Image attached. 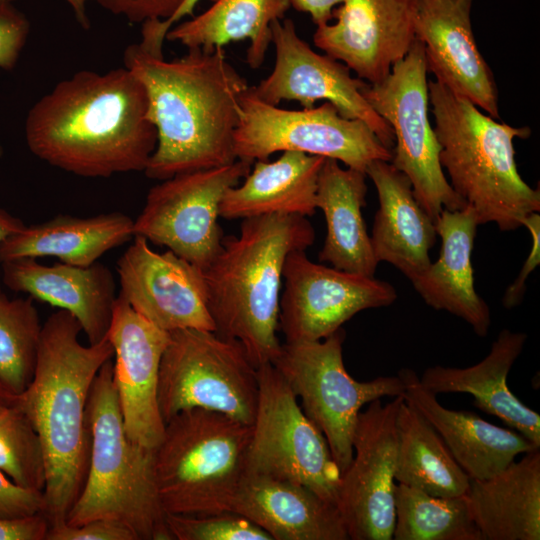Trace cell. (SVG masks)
<instances>
[{"mask_svg": "<svg viewBox=\"0 0 540 540\" xmlns=\"http://www.w3.org/2000/svg\"><path fill=\"white\" fill-rule=\"evenodd\" d=\"M148 107L144 85L125 66L82 70L30 108L26 144L40 160L81 177L144 171L157 143Z\"/></svg>", "mask_w": 540, "mask_h": 540, "instance_id": "cell-1", "label": "cell"}, {"mask_svg": "<svg viewBox=\"0 0 540 540\" xmlns=\"http://www.w3.org/2000/svg\"><path fill=\"white\" fill-rule=\"evenodd\" d=\"M124 66L142 82L156 147L144 170L165 180L177 174L231 164L240 98L247 80L227 60L223 48L188 49L165 60L140 43L124 52Z\"/></svg>", "mask_w": 540, "mask_h": 540, "instance_id": "cell-2", "label": "cell"}, {"mask_svg": "<svg viewBox=\"0 0 540 540\" xmlns=\"http://www.w3.org/2000/svg\"><path fill=\"white\" fill-rule=\"evenodd\" d=\"M81 331L68 311L60 309L47 318L33 378L15 398L43 446L44 514L50 526L66 522L83 487L91 446L88 399L96 375L114 354L107 337L83 345Z\"/></svg>", "mask_w": 540, "mask_h": 540, "instance_id": "cell-3", "label": "cell"}, {"mask_svg": "<svg viewBox=\"0 0 540 540\" xmlns=\"http://www.w3.org/2000/svg\"><path fill=\"white\" fill-rule=\"evenodd\" d=\"M315 240L307 217L273 214L243 219L238 235L225 236L204 270L208 309L218 334L245 348L252 363H271L281 344L280 290L287 256Z\"/></svg>", "mask_w": 540, "mask_h": 540, "instance_id": "cell-4", "label": "cell"}, {"mask_svg": "<svg viewBox=\"0 0 540 540\" xmlns=\"http://www.w3.org/2000/svg\"><path fill=\"white\" fill-rule=\"evenodd\" d=\"M428 90L439 160L453 191L474 210L479 225L494 223L500 231L523 227L528 215L540 211V191L521 177L514 139H527L531 129L498 122L436 80Z\"/></svg>", "mask_w": 540, "mask_h": 540, "instance_id": "cell-5", "label": "cell"}, {"mask_svg": "<svg viewBox=\"0 0 540 540\" xmlns=\"http://www.w3.org/2000/svg\"><path fill=\"white\" fill-rule=\"evenodd\" d=\"M112 372L110 359L99 370L90 391L89 462L66 523L77 526L107 519L126 526L137 540H173L156 490L153 450L127 436Z\"/></svg>", "mask_w": 540, "mask_h": 540, "instance_id": "cell-6", "label": "cell"}, {"mask_svg": "<svg viewBox=\"0 0 540 540\" xmlns=\"http://www.w3.org/2000/svg\"><path fill=\"white\" fill-rule=\"evenodd\" d=\"M251 432V425L202 408L167 421L153 449L154 481L165 513L231 511Z\"/></svg>", "mask_w": 540, "mask_h": 540, "instance_id": "cell-7", "label": "cell"}, {"mask_svg": "<svg viewBox=\"0 0 540 540\" xmlns=\"http://www.w3.org/2000/svg\"><path fill=\"white\" fill-rule=\"evenodd\" d=\"M169 333L158 379L164 422L182 411L202 408L252 425L258 374L242 344L215 331L189 328Z\"/></svg>", "mask_w": 540, "mask_h": 540, "instance_id": "cell-8", "label": "cell"}, {"mask_svg": "<svg viewBox=\"0 0 540 540\" xmlns=\"http://www.w3.org/2000/svg\"><path fill=\"white\" fill-rule=\"evenodd\" d=\"M345 331L340 328L317 341L281 344L271 364L300 399L305 415L323 433L342 474L353 457V437L362 408L386 396L403 395L396 376L357 381L343 361Z\"/></svg>", "mask_w": 540, "mask_h": 540, "instance_id": "cell-9", "label": "cell"}, {"mask_svg": "<svg viewBox=\"0 0 540 540\" xmlns=\"http://www.w3.org/2000/svg\"><path fill=\"white\" fill-rule=\"evenodd\" d=\"M424 46L414 40L407 54L380 82L362 93L391 127L390 163L409 179L419 205L435 221L443 209L466 204L450 186L440 164V145L429 120V90Z\"/></svg>", "mask_w": 540, "mask_h": 540, "instance_id": "cell-10", "label": "cell"}, {"mask_svg": "<svg viewBox=\"0 0 540 540\" xmlns=\"http://www.w3.org/2000/svg\"><path fill=\"white\" fill-rule=\"evenodd\" d=\"M284 151L335 159L364 173L372 162L392 157L366 123L343 117L330 102L287 110L262 101L249 86L240 98L236 158L254 163Z\"/></svg>", "mask_w": 540, "mask_h": 540, "instance_id": "cell-11", "label": "cell"}, {"mask_svg": "<svg viewBox=\"0 0 540 540\" xmlns=\"http://www.w3.org/2000/svg\"><path fill=\"white\" fill-rule=\"evenodd\" d=\"M257 374L259 395L245 473L302 484L337 506L341 473L323 433L271 363L257 367Z\"/></svg>", "mask_w": 540, "mask_h": 540, "instance_id": "cell-12", "label": "cell"}, {"mask_svg": "<svg viewBox=\"0 0 540 540\" xmlns=\"http://www.w3.org/2000/svg\"><path fill=\"white\" fill-rule=\"evenodd\" d=\"M252 165L236 159L228 165L161 180L148 191L134 220V235L167 247L204 271L222 246L224 236L218 222L221 200Z\"/></svg>", "mask_w": 540, "mask_h": 540, "instance_id": "cell-13", "label": "cell"}, {"mask_svg": "<svg viewBox=\"0 0 540 540\" xmlns=\"http://www.w3.org/2000/svg\"><path fill=\"white\" fill-rule=\"evenodd\" d=\"M403 395L361 410L353 457L341 474L337 507L349 539L391 540L395 526L396 418Z\"/></svg>", "mask_w": 540, "mask_h": 540, "instance_id": "cell-14", "label": "cell"}, {"mask_svg": "<svg viewBox=\"0 0 540 540\" xmlns=\"http://www.w3.org/2000/svg\"><path fill=\"white\" fill-rule=\"evenodd\" d=\"M283 280L279 328L286 343L321 340L355 314L397 298L390 283L315 263L305 251L287 256Z\"/></svg>", "mask_w": 540, "mask_h": 540, "instance_id": "cell-15", "label": "cell"}, {"mask_svg": "<svg viewBox=\"0 0 540 540\" xmlns=\"http://www.w3.org/2000/svg\"><path fill=\"white\" fill-rule=\"evenodd\" d=\"M271 34L275 48L273 70L257 86H251L259 99L276 106L283 100L296 101L303 108H312L316 101L325 100L343 117L366 123L392 151L394 135L391 127L363 96L362 91L368 83L353 77L342 62L313 51L300 38L291 19L272 22Z\"/></svg>", "mask_w": 540, "mask_h": 540, "instance_id": "cell-16", "label": "cell"}, {"mask_svg": "<svg viewBox=\"0 0 540 540\" xmlns=\"http://www.w3.org/2000/svg\"><path fill=\"white\" fill-rule=\"evenodd\" d=\"M116 270L118 295L159 329L216 331L204 271L171 250L158 253L145 238L134 236Z\"/></svg>", "mask_w": 540, "mask_h": 540, "instance_id": "cell-17", "label": "cell"}, {"mask_svg": "<svg viewBox=\"0 0 540 540\" xmlns=\"http://www.w3.org/2000/svg\"><path fill=\"white\" fill-rule=\"evenodd\" d=\"M169 337V332L147 321L117 295L107 333L115 355L113 383L127 436L151 450L165 430L158 379Z\"/></svg>", "mask_w": 540, "mask_h": 540, "instance_id": "cell-18", "label": "cell"}, {"mask_svg": "<svg viewBox=\"0 0 540 540\" xmlns=\"http://www.w3.org/2000/svg\"><path fill=\"white\" fill-rule=\"evenodd\" d=\"M313 42L369 84L380 82L409 51L414 37L411 0H343Z\"/></svg>", "mask_w": 540, "mask_h": 540, "instance_id": "cell-19", "label": "cell"}, {"mask_svg": "<svg viewBox=\"0 0 540 540\" xmlns=\"http://www.w3.org/2000/svg\"><path fill=\"white\" fill-rule=\"evenodd\" d=\"M472 6L473 0H411L414 37L436 81L499 119L498 89L475 40Z\"/></svg>", "mask_w": 540, "mask_h": 540, "instance_id": "cell-20", "label": "cell"}, {"mask_svg": "<svg viewBox=\"0 0 540 540\" xmlns=\"http://www.w3.org/2000/svg\"><path fill=\"white\" fill-rule=\"evenodd\" d=\"M2 264L4 284L16 292L71 313L80 323L89 344L107 337L116 301L115 281L108 267L98 262L87 266L20 258Z\"/></svg>", "mask_w": 540, "mask_h": 540, "instance_id": "cell-21", "label": "cell"}, {"mask_svg": "<svg viewBox=\"0 0 540 540\" xmlns=\"http://www.w3.org/2000/svg\"><path fill=\"white\" fill-rule=\"evenodd\" d=\"M397 375L405 386V401L435 428L470 480L490 478L518 455L540 449L515 430L496 426L473 412L444 407L422 386L414 370L403 368Z\"/></svg>", "mask_w": 540, "mask_h": 540, "instance_id": "cell-22", "label": "cell"}, {"mask_svg": "<svg viewBox=\"0 0 540 540\" xmlns=\"http://www.w3.org/2000/svg\"><path fill=\"white\" fill-rule=\"evenodd\" d=\"M478 225L469 206L443 209L435 220L441 238L439 257L411 283L427 305L461 318L479 337H485L491 326V313L475 290L472 266Z\"/></svg>", "mask_w": 540, "mask_h": 540, "instance_id": "cell-23", "label": "cell"}, {"mask_svg": "<svg viewBox=\"0 0 540 540\" xmlns=\"http://www.w3.org/2000/svg\"><path fill=\"white\" fill-rule=\"evenodd\" d=\"M232 512L265 530L272 540H348L336 505L289 480L245 473Z\"/></svg>", "mask_w": 540, "mask_h": 540, "instance_id": "cell-24", "label": "cell"}, {"mask_svg": "<svg viewBox=\"0 0 540 540\" xmlns=\"http://www.w3.org/2000/svg\"><path fill=\"white\" fill-rule=\"evenodd\" d=\"M528 336L502 329L489 353L478 363L465 367H428L420 383L437 396L441 393H467L474 405L526 437L540 448V415L526 406L507 386L508 374L522 353Z\"/></svg>", "mask_w": 540, "mask_h": 540, "instance_id": "cell-25", "label": "cell"}, {"mask_svg": "<svg viewBox=\"0 0 540 540\" xmlns=\"http://www.w3.org/2000/svg\"><path fill=\"white\" fill-rule=\"evenodd\" d=\"M379 200L370 236L376 260L397 268L410 281L431 263L435 221L417 202L405 174L389 161L376 160L365 171Z\"/></svg>", "mask_w": 540, "mask_h": 540, "instance_id": "cell-26", "label": "cell"}, {"mask_svg": "<svg viewBox=\"0 0 540 540\" xmlns=\"http://www.w3.org/2000/svg\"><path fill=\"white\" fill-rule=\"evenodd\" d=\"M325 157L284 151L274 161L256 160L244 181L229 188L219 215L228 220L283 214L312 216Z\"/></svg>", "mask_w": 540, "mask_h": 540, "instance_id": "cell-27", "label": "cell"}, {"mask_svg": "<svg viewBox=\"0 0 540 540\" xmlns=\"http://www.w3.org/2000/svg\"><path fill=\"white\" fill-rule=\"evenodd\" d=\"M366 174L325 158L319 173L316 206L325 217L326 236L319 261L350 273L374 277L376 260L362 209Z\"/></svg>", "mask_w": 540, "mask_h": 540, "instance_id": "cell-28", "label": "cell"}, {"mask_svg": "<svg viewBox=\"0 0 540 540\" xmlns=\"http://www.w3.org/2000/svg\"><path fill=\"white\" fill-rule=\"evenodd\" d=\"M465 497L484 540H539L540 449L490 478L470 480Z\"/></svg>", "mask_w": 540, "mask_h": 540, "instance_id": "cell-29", "label": "cell"}, {"mask_svg": "<svg viewBox=\"0 0 540 540\" xmlns=\"http://www.w3.org/2000/svg\"><path fill=\"white\" fill-rule=\"evenodd\" d=\"M134 220L121 212L91 217L57 215L24 226L0 242V263L56 257L62 263L87 267L107 251L134 238Z\"/></svg>", "mask_w": 540, "mask_h": 540, "instance_id": "cell-30", "label": "cell"}, {"mask_svg": "<svg viewBox=\"0 0 540 540\" xmlns=\"http://www.w3.org/2000/svg\"><path fill=\"white\" fill-rule=\"evenodd\" d=\"M290 7V0H215L204 12L171 27L166 39L206 50L248 39L246 62L258 69L271 44L272 22L284 19Z\"/></svg>", "mask_w": 540, "mask_h": 540, "instance_id": "cell-31", "label": "cell"}, {"mask_svg": "<svg viewBox=\"0 0 540 540\" xmlns=\"http://www.w3.org/2000/svg\"><path fill=\"white\" fill-rule=\"evenodd\" d=\"M396 429L395 481L438 497L466 493L469 477L435 428L404 398L398 408Z\"/></svg>", "mask_w": 540, "mask_h": 540, "instance_id": "cell-32", "label": "cell"}, {"mask_svg": "<svg viewBox=\"0 0 540 540\" xmlns=\"http://www.w3.org/2000/svg\"><path fill=\"white\" fill-rule=\"evenodd\" d=\"M395 540H484L465 494L438 497L401 483L394 488Z\"/></svg>", "mask_w": 540, "mask_h": 540, "instance_id": "cell-33", "label": "cell"}, {"mask_svg": "<svg viewBox=\"0 0 540 540\" xmlns=\"http://www.w3.org/2000/svg\"><path fill=\"white\" fill-rule=\"evenodd\" d=\"M33 300L0 293V382L14 395L27 388L37 363L42 326Z\"/></svg>", "mask_w": 540, "mask_h": 540, "instance_id": "cell-34", "label": "cell"}, {"mask_svg": "<svg viewBox=\"0 0 540 540\" xmlns=\"http://www.w3.org/2000/svg\"><path fill=\"white\" fill-rule=\"evenodd\" d=\"M0 470L21 487L45 488L46 463L40 437L15 402L0 410Z\"/></svg>", "mask_w": 540, "mask_h": 540, "instance_id": "cell-35", "label": "cell"}, {"mask_svg": "<svg viewBox=\"0 0 540 540\" xmlns=\"http://www.w3.org/2000/svg\"><path fill=\"white\" fill-rule=\"evenodd\" d=\"M175 540H272L261 527L232 511L185 515L166 513Z\"/></svg>", "mask_w": 540, "mask_h": 540, "instance_id": "cell-36", "label": "cell"}, {"mask_svg": "<svg viewBox=\"0 0 540 540\" xmlns=\"http://www.w3.org/2000/svg\"><path fill=\"white\" fill-rule=\"evenodd\" d=\"M30 32L27 17L13 2L0 0V68L12 70L20 57Z\"/></svg>", "mask_w": 540, "mask_h": 540, "instance_id": "cell-37", "label": "cell"}, {"mask_svg": "<svg viewBox=\"0 0 540 540\" xmlns=\"http://www.w3.org/2000/svg\"><path fill=\"white\" fill-rule=\"evenodd\" d=\"M45 540H137L123 524L96 519L73 526L66 522L50 526Z\"/></svg>", "mask_w": 540, "mask_h": 540, "instance_id": "cell-38", "label": "cell"}, {"mask_svg": "<svg viewBox=\"0 0 540 540\" xmlns=\"http://www.w3.org/2000/svg\"><path fill=\"white\" fill-rule=\"evenodd\" d=\"M44 511L43 491L21 487L0 470V517L18 518Z\"/></svg>", "mask_w": 540, "mask_h": 540, "instance_id": "cell-39", "label": "cell"}, {"mask_svg": "<svg viewBox=\"0 0 540 540\" xmlns=\"http://www.w3.org/2000/svg\"><path fill=\"white\" fill-rule=\"evenodd\" d=\"M109 12L123 16L130 22L168 20L185 0H94Z\"/></svg>", "mask_w": 540, "mask_h": 540, "instance_id": "cell-40", "label": "cell"}, {"mask_svg": "<svg viewBox=\"0 0 540 540\" xmlns=\"http://www.w3.org/2000/svg\"><path fill=\"white\" fill-rule=\"evenodd\" d=\"M523 227L530 233L532 246L516 279L504 292L502 304L506 309H511L521 304L526 291V281L531 272L536 269L540 263L539 212H533L528 215L523 222Z\"/></svg>", "mask_w": 540, "mask_h": 540, "instance_id": "cell-41", "label": "cell"}, {"mask_svg": "<svg viewBox=\"0 0 540 540\" xmlns=\"http://www.w3.org/2000/svg\"><path fill=\"white\" fill-rule=\"evenodd\" d=\"M49 526L44 513L18 518L0 517V540H45Z\"/></svg>", "mask_w": 540, "mask_h": 540, "instance_id": "cell-42", "label": "cell"}, {"mask_svg": "<svg viewBox=\"0 0 540 540\" xmlns=\"http://www.w3.org/2000/svg\"><path fill=\"white\" fill-rule=\"evenodd\" d=\"M343 0H290L298 12L308 14L316 26L332 20V12Z\"/></svg>", "mask_w": 540, "mask_h": 540, "instance_id": "cell-43", "label": "cell"}, {"mask_svg": "<svg viewBox=\"0 0 540 540\" xmlns=\"http://www.w3.org/2000/svg\"><path fill=\"white\" fill-rule=\"evenodd\" d=\"M25 224L19 218L0 208V242L9 235L22 229ZM0 288V293H1Z\"/></svg>", "mask_w": 540, "mask_h": 540, "instance_id": "cell-44", "label": "cell"}, {"mask_svg": "<svg viewBox=\"0 0 540 540\" xmlns=\"http://www.w3.org/2000/svg\"><path fill=\"white\" fill-rule=\"evenodd\" d=\"M201 0H185L177 12L168 20H161L162 29L168 33L171 27L183 17L193 15V10ZM214 2L215 0H211Z\"/></svg>", "mask_w": 540, "mask_h": 540, "instance_id": "cell-45", "label": "cell"}, {"mask_svg": "<svg viewBox=\"0 0 540 540\" xmlns=\"http://www.w3.org/2000/svg\"><path fill=\"white\" fill-rule=\"evenodd\" d=\"M13 2L15 0H6ZM72 8L76 20L84 27H89V19L87 16V3L90 0H65Z\"/></svg>", "mask_w": 540, "mask_h": 540, "instance_id": "cell-46", "label": "cell"}, {"mask_svg": "<svg viewBox=\"0 0 540 540\" xmlns=\"http://www.w3.org/2000/svg\"><path fill=\"white\" fill-rule=\"evenodd\" d=\"M16 395L12 394L0 382V410L14 404Z\"/></svg>", "mask_w": 540, "mask_h": 540, "instance_id": "cell-47", "label": "cell"}, {"mask_svg": "<svg viewBox=\"0 0 540 540\" xmlns=\"http://www.w3.org/2000/svg\"><path fill=\"white\" fill-rule=\"evenodd\" d=\"M2 155V146L0 145V157Z\"/></svg>", "mask_w": 540, "mask_h": 540, "instance_id": "cell-48", "label": "cell"}]
</instances>
